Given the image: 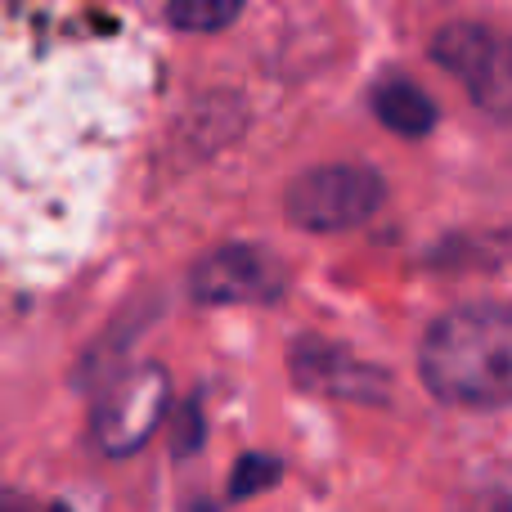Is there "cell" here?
<instances>
[{
    "label": "cell",
    "instance_id": "8992f818",
    "mask_svg": "<svg viewBox=\"0 0 512 512\" xmlns=\"http://www.w3.org/2000/svg\"><path fill=\"white\" fill-rule=\"evenodd\" d=\"M283 292V265L270 252L234 243L194 265V297L207 306H243V301H270Z\"/></svg>",
    "mask_w": 512,
    "mask_h": 512
},
{
    "label": "cell",
    "instance_id": "3957f363",
    "mask_svg": "<svg viewBox=\"0 0 512 512\" xmlns=\"http://www.w3.org/2000/svg\"><path fill=\"white\" fill-rule=\"evenodd\" d=\"M432 59L468 86L477 108L495 122H512V41L495 27L450 23L436 32Z\"/></svg>",
    "mask_w": 512,
    "mask_h": 512
},
{
    "label": "cell",
    "instance_id": "7c38bea8",
    "mask_svg": "<svg viewBox=\"0 0 512 512\" xmlns=\"http://www.w3.org/2000/svg\"><path fill=\"white\" fill-rule=\"evenodd\" d=\"M0 512H36V508L23 495H14V490H0Z\"/></svg>",
    "mask_w": 512,
    "mask_h": 512
},
{
    "label": "cell",
    "instance_id": "ba28073f",
    "mask_svg": "<svg viewBox=\"0 0 512 512\" xmlns=\"http://www.w3.org/2000/svg\"><path fill=\"white\" fill-rule=\"evenodd\" d=\"M373 113H378V122L391 126L396 135H427L436 126L432 95L405 77H391L373 90Z\"/></svg>",
    "mask_w": 512,
    "mask_h": 512
},
{
    "label": "cell",
    "instance_id": "7a4b0ae2",
    "mask_svg": "<svg viewBox=\"0 0 512 512\" xmlns=\"http://www.w3.org/2000/svg\"><path fill=\"white\" fill-rule=\"evenodd\" d=\"M418 369L427 391L445 405H512V306L472 301L441 315L423 337Z\"/></svg>",
    "mask_w": 512,
    "mask_h": 512
},
{
    "label": "cell",
    "instance_id": "8fae6325",
    "mask_svg": "<svg viewBox=\"0 0 512 512\" xmlns=\"http://www.w3.org/2000/svg\"><path fill=\"white\" fill-rule=\"evenodd\" d=\"M274 481H279V463H274L270 454H248V459L234 468V477H230V495L234 499H252V495H261V490H270Z\"/></svg>",
    "mask_w": 512,
    "mask_h": 512
},
{
    "label": "cell",
    "instance_id": "52a82bcc",
    "mask_svg": "<svg viewBox=\"0 0 512 512\" xmlns=\"http://www.w3.org/2000/svg\"><path fill=\"white\" fill-rule=\"evenodd\" d=\"M292 373H297L301 387L346 396V400H382V391H387V378L378 369H369L355 355L324 342H301L292 351Z\"/></svg>",
    "mask_w": 512,
    "mask_h": 512
},
{
    "label": "cell",
    "instance_id": "9c48e42d",
    "mask_svg": "<svg viewBox=\"0 0 512 512\" xmlns=\"http://www.w3.org/2000/svg\"><path fill=\"white\" fill-rule=\"evenodd\" d=\"M450 512H512V468H486L454 495Z\"/></svg>",
    "mask_w": 512,
    "mask_h": 512
},
{
    "label": "cell",
    "instance_id": "6da1fadb",
    "mask_svg": "<svg viewBox=\"0 0 512 512\" xmlns=\"http://www.w3.org/2000/svg\"><path fill=\"white\" fill-rule=\"evenodd\" d=\"M149 86L126 18L0 9V274H59L95 243Z\"/></svg>",
    "mask_w": 512,
    "mask_h": 512
},
{
    "label": "cell",
    "instance_id": "5b68a950",
    "mask_svg": "<svg viewBox=\"0 0 512 512\" xmlns=\"http://www.w3.org/2000/svg\"><path fill=\"white\" fill-rule=\"evenodd\" d=\"M167 409V373L144 364L126 373L95 409V441L104 454H135Z\"/></svg>",
    "mask_w": 512,
    "mask_h": 512
},
{
    "label": "cell",
    "instance_id": "30bf717a",
    "mask_svg": "<svg viewBox=\"0 0 512 512\" xmlns=\"http://www.w3.org/2000/svg\"><path fill=\"white\" fill-rule=\"evenodd\" d=\"M239 18V5L230 0H176L167 5V23L185 27V32H216V27H230Z\"/></svg>",
    "mask_w": 512,
    "mask_h": 512
},
{
    "label": "cell",
    "instance_id": "4fadbf2b",
    "mask_svg": "<svg viewBox=\"0 0 512 512\" xmlns=\"http://www.w3.org/2000/svg\"><path fill=\"white\" fill-rule=\"evenodd\" d=\"M50 512H68V508H63V504H54V508H50Z\"/></svg>",
    "mask_w": 512,
    "mask_h": 512
},
{
    "label": "cell",
    "instance_id": "277c9868",
    "mask_svg": "<svg viewBox=\"0 0 512 512\" xmlns=\"http://www.w3.org/2000/svg\"><path fill=\"white\" fill-rule=\"evenodd\" d=\"M382 203V176L369 167H315L292 180L288 189V221L301 230L333 234L369 221Z\"/></svg>",
    "mask_w": 512,
    "mask_h": 512
}]
</instances>
